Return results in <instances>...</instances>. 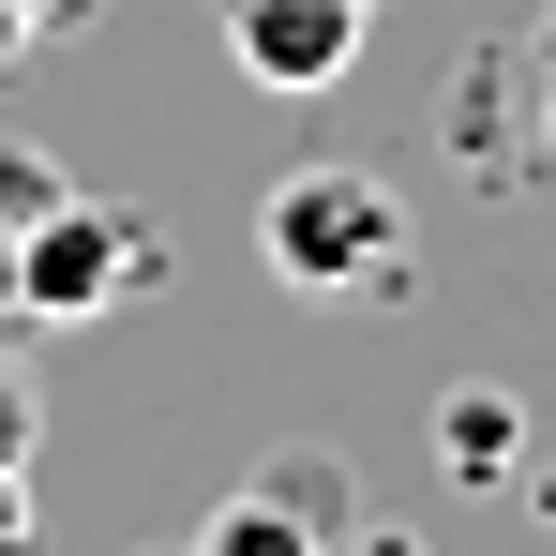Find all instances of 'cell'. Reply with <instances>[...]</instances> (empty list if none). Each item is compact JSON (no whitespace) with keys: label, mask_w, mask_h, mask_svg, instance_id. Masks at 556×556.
Instances as JSON below:
<instances>
[{"label":"cell","mask_w":556,"mask_h":556,"mask_svg":"<svg viewBox=\"0 0 556 556\" xmlns=\"http://www.w3.org/2000/svg\"><path fill=\"white\" fill-rule=\"evenodd\" d=\"M256 256L286 286H316V301H376V286L421 271V241H406V195L376 181V166H301V181L256 195Z\"/></svg>","instance_id":"6da1fadb"},{"label":"cell","mask_w":556,"mask_h":556,"mask_svg":"<svg viewBox=\"0 0 556 556\" xmlns=\"http://www.w3.org/2000/svg\"><path fill=\"white\" fill-rule=\"evenodd\" d=\"M166 271V241L136 226V211H105V195H61L15 256H0V316H46V331H91V316H121L136 286Z\"/></svg>","instance_id":"7a4b0ae2"},{"label":"cell","mask_w":556,"mask_h":556,"mask_svg":"<svg viewBox=\"0 0 556 556\" xmlns=\"http://www.w3.org/2000/svg\"><path fill=\"white\" fill-rule=\"evenodd\" d=\"M271 542H286V556L362 542V481H346L331 452H286V466H256V481H241V496L195 527V556H271Z\"/></svg>","instance_id":"3957f363"},{"label":"cell","mask_w":556,"mask_h":556,"mask_svg":"<svg viewBox=\"0 0 556 556\" xmlns=\"http://www.w3.org/2000/svg\"><path fill=\"white\" fill-rule=\"evenodd\" d=\"M226 61L256 91H331L362 61V0H226Z\"/></svg>","instance_id":"277c9868"},{"label":"cell","mask_w":556,"mask_h":556,"mask_svg":"<svg viewBox=\"0 0 556 556\" xmlns=\"http://www.w3.org/2000/svg\"><path fill=\"white\" fill-rule=\"evenodd\" d=\"M61 195H76V166H61V151H30V136H0V256H15V241H30V226H46Z\"/></svg>","instance_id":"5b68a950"},{"label":"cell","mask_w":556,"mask_h":556,"mask_svg":"<svg viewBox=\"0 0 556 556\" xmlns=\"http://www.w3.org/2000/svg\"><path fill=\"white\" fill-rule=\"evenodd\" d=\"M437 437H452V466H466V481H511V437H527V421H511L496 391H452V421H437Z\"/></svg>","instance_id":"8992f818"},{"label":"cell","mask_w":556,"mask_h":556,"mask_svg":"<svg viewBox=\"0 0 556 556\" xmlns=\"http://www.w3.org/2000/svg\"><path fill=\"white\" fill-rule=\"evenodd\" d=\"M30 437H46V406H30V362L0 346V466H30Z\"/></svg>","instance_id":"52a82bcc"},{"label":"cell","mask_w":556,"mask_h":556,"mask_svg":"<svg viewBox=\"0 0 556 556\" xmlns=\"http://www.w3.org/2000/svg\"><path fill=\"white\" fill-rule=\"evenodd\" d=\"M30 527H46V511H30V466H0V556L30 542Z\"/></svg>","instance_id":"ba28073f"},{"label":"cell","mask_w":556,"mask_h":556,"mask_svg":"<svg viewBox=\"0 0 556 556\" xmlns=\"http://www.w3.org/2000/svg\"><path fill=\"white\" fill-rule=\"evenodd\" d=\"M15 15H76V0H0V30H15Z\"/></svg>","instance_id":"9c48e42d"},{"label":"cell","mask_w":556,"mask_h":556,"mask_svg":"<svg viewBox=\"0 0 556 556\" xmlns=\"http://www.w3.org/2000/svg\"><path fill=\"white\" fill-rule=\"evenodd\" d=\"M542 166H556V105H542Z\"/></svg>","instance_id":"30bf717a"}]
</instances>
